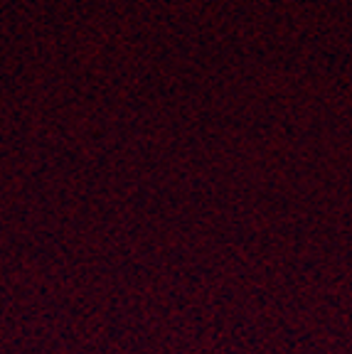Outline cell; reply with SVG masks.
Listing matches in <instances>:
<instances>
[]
</instances>
